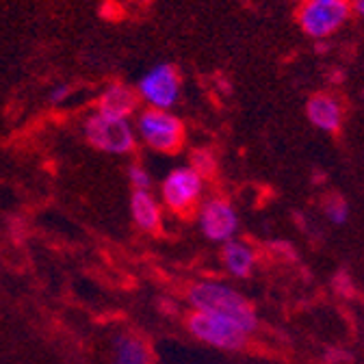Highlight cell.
Masks as SVG:
<instances>
[{
    "instance_id": "cell-1",
    "label": "cell",
    "mask_w": 364,
    "mask_h": 364,
    "mask_svg": "<svg viewBox=\"0 0 364 364\" xmlns=\"http://www.w3.org/2000/svg\"><path fill=\"white\" fill-rule=\"evenodd\" d=\"M185 297L196 312H206L225 318V321L243 330L247 336L258 330V314L254 304L230 284L217 280H200L189 284Z\"/></svg>"
},
{
    "instance_id": "cell-2",
    "label": "cell",
    "mask_w": 364,
    "mask_h": 364,
    "mask_svg": "<svg viewBox=\"0 0 364 364\" xmlns=\"http://www.w3.org/2000/svg\"><path fill=\"white\" fill-rule=\"evenodd\" d=\"M132 124L136 132V141L141 139V144L154 152L176 154L182 148V144H185V124L171 111L146 107L144 111L134 115Z\"/></svg>"
},
{
    "instance_id": "cell-3",
    "label": "cell",
    "mask_w": 364,
    "mask_h": 364,
    "mask_svg": "<svg viewBox=\"0 0 364 364\" xmlns=\"http://www.w3.org/2000/svg\"><path fill=\"white\" fill-rule=\"evenodd\" d=\"M82 136L91 148L113 156H126L136 148V132L132 119L109 117L100 111L91 113L82 122Z\"/></svg>"
},
{
    "instance_id": "cell-4",
    "label": "cell",
    "mask_w": 364,
    "mask_h": 364,
    "mask_svg": "<svg viewBox=\"0 0 364 364\" xmlns=\"http://www.w3.org/2000/svg\"><path fill=\"white\" fill-rule=\"evenodd\" d=\"M204 191H206V180L191 165H180L173 167L163 178L159 202L163 204V208H167L173 215L189 217L204 200Z\"/></svg>"
},
{
    "instance_id": "cell-5",
    "label": "cell",
    "mask_w": 364,
    "mask_h": 364,
    "mask_svg": "<svg viewBox=\"0 0 364 364\" xmlns=\"http://www.w3.org/2000/svg\"><path fill=\"white\" fill-rule=\"evenodd\" d=\"M196 223L202 237L217 245L237 239L241 230V219L235 204L219 196L204 198L200 202V206L196 208Z\"/></svg>"
},
{
    "instance_id": "cell-6",
    "label": "cell",
    "mask_w": 364,
    "mask_h": 364,
    "mask_svg": "<svg viewBox=\"0 0 364 364\" xmlns=\"http://www.w3.org/2000/svg\"><path fill=\"white\" fill-rule=\"evenodd\" d=\"M134 91H136V96H139V100L146 102L150 109L171 111L178 105L180 91H182L178 68L171 65V63H156V65H152L139 78Z\"/></svg>"
},
{
    "instance_id": "cell-7",
    "label": "cell",
    "mask_w": 364,
    "mask_h": 364,
    "mask_svg": "<svg viewBox=\"0 0 364 364\" xmlns=\"http://www.w3.org/2000/svg\"><path fill=\"white\" fill-rule=\"evenodd\" d=\"M187 332L196 341L221 351H241L250 338L243 330H239L230 321H225V318L196 310L187 316Z\"/></svg>"
},
{
    "instance_id": "cell-8",
    "label": "cell",
    "mask_w": 364,
    "mask_h": 364,
    "mask_svg": "<svg viewBox=\"0 0 364 364\" xmlns=\"http://www.w3.org/2000/svg\"><path fill=\"white\" fill-rule=\"evenodd\" d=\"M349 14V0H306L299 9V26L314 39H326L347 22Z\"/></svg>"
},
{
    "instance_id": "cell-9",
    "label": "cell",
    "mask_w": 364,
    "mask_h": 364,
    "mask_svg": "<svg viewBox=\"0 0 364 364\" xmlns=\"http://www.w3.org/2000/svg\"><path fill=\"white\" fill-rule=\"evenodd\" d=\"M139 96H136V91L128 85H122V82H113L109 85L100 98H98V109L100 113L109 115V117H124V119H130L132 115L139 113Z\"/></svg>"
},
{
    "instance_id": "cell-10",
    "label": "cell",
    "mask_w": 364,
    "mask_h": 364,
    "mask_svg": "<svg viewBox=\"0 0 364 364\" xmlns=\"http://www.w3.org/2000/svg\"><path fill=\"white\" fill-rule=\"evenodd\" d=\"M130 219L141 232L154 235L163 228V204L152 191H132Z\"/></svg>"
},
{
    "instance_id": "cell-11",
    "label": "cell",
    "mask_w": 364,
    "mask_h": 364,
    "mask_svg": "<svg viewBox=\"0 0 364 364\" xmlns=\"http://www.w3.org/2000/svg\"><path fill=\"white\" fill-rule=\"evenodd\" d=\"M256 260H258L256 252L247 241L230 239L228 243L221 245V264L228 276H232L237 280H245L252 276Z\"/></svg>"
},
{
    "instance_id": "cell-12",
    "label": "cell",
    "mask_w": 364,
    "mask_h": 364,
    "mask_svg": "<svg viewBox=\"0 0 364 364\" xmlns=\"http://www.w3.org/2000/svg\"><path fill=\"white\" fill-rule=\"evenodd\" d=\"M308 122L321 132H336L343 124L341 102L330 94H316L306 105Z\"/></svg>"
},
{
    "instance_id": "cell-13",
    "label": "cell",
    "mask_w": 364,
    "mask_h": 364,
    "mask_svg": "<svg viewBox=\"0 0 364 364\" xmlns=\"http://www.w3.org/2000/svg\"><path fill=\"white\" fill-rule=\"evenodd\" d=\"M148 345L134 334H117L113 338V364H150Z\"/></svg>"
},
{
    "instance_id": "cell-14",
    "label": "cell",
    "mask_w": 364,
    "mask_h": 364,
    "mask_svg": "<svg viewBox=\"0 0 364 364\" xmlns=\"http://www.w3.org/2000/svg\"><path fill=\"white\" fill-rule=\"evenodd\" d=\"M189 165L204 178L208 180L215 171H217V156L210 148H196L191 152V161Z\"/></svg>"
},
{
    "instance_id": "cell-15",
    "label": "cell",
    "mask_w": 364,
    "mask_h": 364,
    "mask_svg": "<svg viewBox=\"0 0 364 364\" xmlns=\"http://www.w3.org/2000/svg\"><path fill=\"white\" fill-rule=\"evenodd\" d=\"M128 182H130L132 191H152V187H154L150 169L141 163H132L128 167Z\"/></svg>"
},
{
    "instance_id": "cell-16",
    "label": "cell",
    "mask_w": 364,
    "mask_h": 364,
    "mask_svg": "<svg viewBox=\"0 0 364 364\" xmlns=\"http://www.w3.org/2000/svg\"><path fill=\"white\" fill-rule=\"evenodd\" d=\"M323 213H326V219H328L330 223H334V225H343V223H347V219H349V206H347V202H345L343 198H338V196H332V198L326 200Z\"/></svg>"
},
{
    "instance_id": "cell-17",
    "label": "cell",
    "mask_w": 364,
    "mask_h": 364,
    "mask_svg": "<svg viewBox=\"0 0 364 364\" xmlns=\"http://www.w3.org/2000/svg\"><path fill=\"white\" fill-rule=\"evenodd\" d=\"M70 96H72V87H70L68 82H57V85H53L50 91H48V105L61 107L63 102L70 100Z\"/></svg>"
},
{
    "instance_id": "cell-18",
    "label": "cell",
    "mask_w": 364,
    "mask_h": 364,
    "mask_svg": "<svg viewBox=\"0 0 364 364\" xmlns=\"http://www.w3.org/2000/svg\"><path fill=\"white\" fill-rule=\"evenodd\" d=\"M347 358H349V355H347L345 351H330V353H328V360H330V362H338V360L345 362Z\"/></svg>"
},
{
    "instance_id": "cell-19",
    "label": "cell",
    "mask_w": 364,
    "mask_h": 364,
    "mask_svg": "<svg viewBox=\"0 0 364 364\" xmlns=\"http://www.w3.org/2000/svg\"><path fill=\"white\" fill-rule=\"evenodd\" d=\"M351 9L364 20V0H353V5H351Z\"/></svg>"
}]
</instances>
